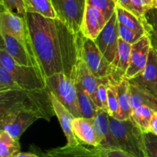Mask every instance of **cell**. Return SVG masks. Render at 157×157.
I'll list each match as a JSON object with an SVG mask.
<instances>
[{
  "label": "cell",
  "instance_id": "cell-26",
  "mask_svg": "<svg viewBox=\"0 0 157 157\" xmlns=\"http://www.w3.org/2000/svg\"><path fill=\"white\" fill-rule=\"evenodd\" d=\"M27 12H35L48 18H57L51 0H25Z\"/></svg>",
  "mask_w": 157,
  "mask_h": 157
},
{
  "label": "cell",
  "instance_id": "cell-14",
  "mask_svg": "<svg viewBox=\"0 0 157 157\" xmlns=\"http://www.w3.org/2000/svg\"><path fill=\"white\" fill-rule=\"evenodd\" d=\"M108 20L102 12L90 5L86 6L81 32L87 38L94 40L105 27Z\"/></svg>",
  "mask_w": 157,
  "mask_h": 157
},
{
  "label": "cell",
  "instance_id": "cell-22",
  "mask_svg": "<svg viewBox=\"0 0 157 157\" xmlns=\"http://www.w3.org/2000/svg\"><path fill=\"white\" fill-rule=\"evenodd\" d=\"M118 93L120 112L117 119L126 120L131 117L133 109L130 103V82L127 78H124L116 83Z\"/></svg>",
  "mask_w": 157,
  "mask_h": 157
},
{
  "label": "cell",
  "instance_id": "cell-3",
  "mask_svg": "<svg viewBox=\"0 0 157 157\" xmlns=\"http://www.w3.org/2000/svg\"><path fill=\"white\" fill-rule=\"evenodd\" d=\"M109 123L118 149L137 157H147L144 131L131 119L119 120L109 116Z\"/></svg>",
  "mask_w": 157,
  "mask_h": 157
},
{
  "label": "cell",
  "instance_id": "cell-7",
  "mask_svg": "<svg viewBox=\"0 0 157 157\" xmlns=\"http://www.w3.org/2000/svg\"><path fill=\"white\" fill-rule=\"evenodd\" d=\"M56 16L70 29L81 33L87 0H51Z\"/></svg>",
  "mask_w": 157,
  "mask_h": 157
},
{
  "label": "cell",
  "instance_id": "cell-11",
  "mask_svg": "<svg viewBox=\"0 0 157 157\" xmlns=\"http://www.w3.org/2000/svg\"><path fill=\"white\" fill-rule=\"evenodd\" d=\"M71 78L73 79L75 83L81 86L91 97L97 106H98L97 91L98 86L102 83H110L109 80L100 79L97 78L87 67L85 62L81 58H79L77 64L75 65Z\"/></svg>",
  "mask_w": 157,
  "mask_h": 157
},
{
  "label": "cell",
  "instance_id": "cell-25",
  "mask_svg": "<svg viewBox=\"0 0 157 157\" xmlns=\"http://www.w3.org/2000/svg\"><path fill=\"white\" fill-rule=\"evenodd\" d=\"M77 89L78 103L81 109V117L88 119H94L98 113L99 108L97 106L91 97L80 86L75 83Z\"/></svg>",
  "mask_w": 157,
  "mask_h": 157
},
{
  "label": "cell",
  "instance_id": "cell-16",
  "mask_svg": "<svg viewBox=\"0 0 157 157\" xmlns=\"http://www.w3.org/2000/svg\"><path fill=\"white\" fill-rule=\"evenodd\" d=\"M44 157H104L103 149L100 147L85 144L66 146L47 151Z\"/></svg>",
  "mask_w": 157,
  "mask_h": 157
},
{
  "label": "cell",
  "instance_id": "cell-8",
  "mask_svg": "<svg viewBox=\"0 0 157 157\" xmlns=\"http://www.w3.org/2000/svg\"><path fill=\"white\" fill-rule=\"evenodd\" d=\"M119 38V22L115 12L104 29L94 39L100 51L111 65L117 54Z\"/></svg>",
  "mask_w": 157,
  "mask_h": 157
},
{
  "label": "cell",
  "instance_id": "cell-18",
  "mask_svg": "<svg viewBox=\"0 0 157 157\" xmlns=\"http://www.w3.org/2000/svg\"><path fill=\"white\" fill-rule=\"evenodd\" d=\"M109 116L108 112L99 109L94 118V128L99 142L98 147L104 149H119L110 130Z\"/></svg>",
  "mask_w": 157,
  "mask_h": 157
},
{
  "label": "cell",
  "instance_id": "cell-35",
  "mask_svg": "<svg viewBox=\"0 0 157 157\" xmlns=\"http://www.w3.org/2000/svg\"><path fill=\"white\" fill-rule=\"evenodd\" d=\"M133 13L140 18L144 16L146 12L153 8V0H131Z\"/></svg>",
  "mask_w": 157,
  "mask_h": 157
},
{
  "label": "cell",
  "instance_id": "cell-29",
  "mask_svg": "<svg viewBox=\"0 0 157 157\" xmlns=\"http://www.w3.org/2000/svg\"><path fill=\"white\" fill-rule=\"evenodd\" d=\"M21 90L7 69L0 65V92Z\"/></svg>",
  "mask_w": 157,
  "mask_h": 157
},
{
  "label": "cell",
  "instance_id": "cell-1",
  "mask_svg": "<svg viewBox=\"0 0 157 157\" xmlns=\"http://www.w3.org/2000/svg\"><path fill=\"white\" fill-rule=\"evenodd\" d=\"M31 46L46 78L57 73L71 76L82 47V32L76 33L58 18L35 12L25 17Z\"/></svg>",
  "mask_w": 157,
  "mask_h": 157
},
{
  "label": "cell",
  "instance_id": "cell-6",
  "mask_svg": "<svg viewBox=\"0 0 157 157\" xmlns=\"http://www.w3.org/2000/svg\"><path fill=\"white\" fill-rule=\"evenodd\" d=\"M81 58L85 62L92 73L100 79L109 80L112 83L113 67L100 51L94 40L84 37L83 38Z\"/></svg>",
  "mask_w": 157,
  "mask_h": 157
},
{
  "label": "cell",
  "instance_id": "cell-21",
  "mask_svg": "<svg viewBox=\"0 0 157 157\" xmlns=\"http://www.w3.org/2000/svg\"><path fill=\"white\" fill-rule=\"evenodd\" d=\"M130 82V81H129ZM130 103L132 109H137L142 106L152 108L155 112L157 111V96L150 91L136 83H130Z\"/></svg>",
  "mask_w": 157,
  "mask_h": 157
},
{
  "label": "cell",
  "instance_id": "cell-41",
  "mask_svg": "<svg viewBox=\"0 0 157 157\" xmlns=\"http://www.w3.org/2000/svg\"><path fill=\"white\" fill-rule=\"evenodd\" d=\"M153 8L157 9V0H153Z\"/></svg>",
  "mask_w": 157,
  "mask_h": 157
},
{
  "label": "cell",
  "instance_id": "cell-38",
  "mask_svg": "<svg viewBox=\"0 0 157 157\" xmlns=\"http://www.w3.org/2000/svg\"><path fill=\"white\" fill-rule=\"evenodd\" d=\"M117 5L120 6V7L123 8L124 9H127V10L130 11V12L133 13V6H132L131 0H117Z\"/></svg>",
  "mask_w": 157,
  "mask_h": 157
},
{
  "label": "cell",
  "instance_id": "cell-17",
  "mask_svg": "<svg viewBox=\"0 0 157 157\" xmlns=\"http://www.w3.org/2000/svg\"><path fill=\"white\" fill-rule=\"evenodd\" d=\"M129 81L148 89L157 96V55L153 49H150L144 70Z\"/></svg>",
  "mask_w": 157,
  "mask_h": 157
},
{
  "label": "cell",
  "instance_id": "cell-4",
  "mask_svg": "<svg viewBox=\"0 0 157 157\" xmlns=\"http://www.w3.org/2000/svg\"><path fill=\"white\" fill-rule=\"evenodd\" d=\"M0 65L10 72L21 89L35 91L47 88L45 77L39 66H25L18 64L2 47L0 49Z\"/></svg>",
  "mask_w": 157,
  "mask_h": 157
},
{
  "label": "cell",
  "instance_id": "cell-34",
  "mask_svg": "<svg viewBox=\"0 0 157 157\" xmlns=\"http://www.w3.org/2000/svg\"><path fill=\"white\" fill-rule=\"evenodd\" d=\"M119 35L120 38L130 45L134 44L144 36L141 34L135 32L133 29H130L121 23H119Z\"/></svg>",
  "mask_w": 157,
  "mask_h": 157
},
{
  "label": "cell",
  "instance_id": "cell-23",
  "mask_svg": "<svg viewBox=\"0 0 157 157\" xmlns=\"http://www.w3.org/2000/svg\"><path fill=\"white\" fill-rule=\"evenodd\" d=\"M146 35L150 40L151 49L157 55V9L152 8L141 17Z\"/></svg>",
  "mask_w": 157,
  "mask_h": 157
},
{
  "label": "cell",
  "instance_id": "cell-20",
  "mask_svg": "<svg viewBox=\"0 0 157 157\" xmlns=\"http://www.w3.org/2000/svg\"><path fill=\"white\" fill-rule=\"evenodd\" d=\"M131 46L132 45L124 42L122 38H119L117 54L114 61L112 63V67H113L112 83L113 84L117 83L125 76L130 62Z\"/></svg>",
  "mask_w": 157,
  "mask_h": 157
},
{
  "label": "cell",
  "instance_id": "cell-40",
  "mask_svg": "<svg viewBox=\"0 0 157 157\" xmlns=\"http://www.w3.org/2000/svg\"><path fill=\"white\" fill-rule=\"evenodd\" d=\"M12 157H41L35 155L34 153H30V152H18L15 155H12Z\"/></svg>",
  "mask_w": 157,
  "mask_h": 157
},
{
  "label": "cell",
  "instance_id": "cell-33",
  "mask_svg": "<svg viewBox=\"0 0 157 157\" xmlns=\"http://www.w3.org/2000/svg\"><path fill=\"white\" fill-rule=\"evenodd\" d=\"M144 140L147 157H157V135L150 131L144 132Z\"/></svg>",
  "mask_w": 157,
  "mask_h": 157
},
{
  "label": "cell",
  "instance_id": "cell-37",
  "mask_svg": "<svg viewBox=\"0 0 157 157\" xmlns=\"http://www.w3.org/2000/svg\"><path fill=\"white\" fill-rule=\"evenodd\" d=\"M102 149L104 157H137L121 149Z\"/></svg>",
  "mask_w": 157,
  "mask_h": 157
},
{
  "label": "cell",
  "instance_id": "cell-12",
  "mask_svg": "<svg viewBox=\"0 0 157 157\" xmlns=\"http://www.w3.org/2000/svg\"><path fill=\"white\" fill-rule=\"evenodd\" d=\"M150 49L151 46L147 35L132 45L130 62L124 78L130 80L144 70L148 62Z\"/></svg>",
  "mask_w": 157,
  "mask_h": 157
},
{
  "label": "cell",
  "instance_id": "cell-24",
  "mask_svg": "<svg viewBox=\"0 0 157 157\" xmlns=\"http://www.w3.org/2000/svg\"><path fill=\"white\" fill-rule=\"evenodd\" d=\"M116 12L119 23L133 29L142 35H146L141 18L133 14V12L120 7L117 5Z\"/></svg>",
  "mask_w": 157,
  "mask_h": 157
},
{
  "label": "cell",
  "instance_id": "cell-32",
  "mask_svg": "<svg viewBox=\"0 0 157 157\" xmlns=\"http://www.w3.org/2000/svg\"><path fill=\"white\" fill-rule=\"evenodd\" d=\"M87 4L99 9L108 21L116 12L117 2L115 0H87Z\"/></svg>",
  "mask_w": 157,
  "mask_h": 157
},
{
  "label": "cell",
  "instance_id": "cell-13",
  "mask_svg": "<svg viewBox=\"0 0 157 157\" xmlns=\"http://www.w3.org/2000/svg\"><path fill=\"white\" fill-rule=\"evenodd\" d=\"M0 34L12 35L20 41L31 45L25 18L4 9L0 14Z\"/></svg>",
  "mask_w": 157,
  "mask_h": 157
},
{
  "label": "cell",
  "instance_id": "cell-42",
  "mask_svg": "<svg viewBox=\"0 0 157 157\" xmlns=\"http://www.w3.org/2000/svg\"><path fill=\"white\" fill-rule=\"evenodd\" d=\"M115 1H116V2H117V0H115Z\"/></svg>",
  "mask_w": 157,
  "mask_h": 157
},
{
  "label": "cell",
  "instance_id": "cell-19",
  "mask_svg": "<svg viewBox=\"0 0 157 157\" xmlns=\"http://www.w3.org/2000/svg\"><path fill=\"white\" fill-rule=\"evenodd\" d=\"M73 132L80 143L98 147V135L94 128V119L78 117L72 123Z\"/></svg>",
  "mask_w": 157,
  "mask_h": 157
},
{
  "label": "cell",
  "instance_id": "cell-27",
  "mask_svg": "<svg viewBox=\"0 0 157 157\" xmlns=\"http://www.w3.org/2000/svg\"><path fill=\"white\" fill-rule=\"evenodd\" d=\"M20 152V144L18 139L11 136L8 132L0 130V157H12Z\"/></svg>",
  "mask_w": 157,
  "mask_h": 157
},
{
  "label": "cell",
  "instance_id": "cell-39",
  "mask_svg": "<svg viewBox=\"0 0 157 157\" xmlns=\"http://www.w3.org/2000/svg\"><path fill=\"white\" fill-rule=\"evenodd\" d=\"M150 132L157 135V111L154 112L150 122Z\"/></svg>",
  "mask_w": 157,
  "mask_h": 157
},
{
  "label": "cell",
  "instance_id": "cell-5",
  "mask_svg": "<svg viewBox=\"0 0 157 157\" xmlns=\"http://www.w3.org/2000/svg\"><path fill=\"white\" fill-rule=\"evenodd\" d=\"M47 88L71 112L75 118L81 117L75 82L64 73H57L45 78Z\"/></svg>",
  "mask_w": 157,
  "mask_h": 157
},
{
  "label": "cell",
  "instance_id": "cell-31",
  "mask_svg": "<svg viewBox=\"0 0 157 157\" xmlns=\"http://www.w3.org/2000/svg\"><path fill=\"white\" fill-rule=\"evenodd\" d=\"M2 9L25 18L27 10L25 0H0Z\"/></svg>",
  "mask_w": 157,
  "mask_h": 157
},
{
  "label": "cell",
  "instance_id": "cell-9",
  "mask_svg": "<svg viewBox=\"0 0 157 157\" xmlns=\"http://www.w3.org/2000/svg\"><path fill=\"white\" fill-rule=\"evenodd\" d=\"M39 117L35 113L23 111H12L0 113V127L15 139H19L23 132Z\"/></svg>",
  "mask_w": 157,
  "mask_h": 157
},
{
  "label": "cell",
  "instance_id": "cell-15",
  "mask_svg": "<svg viewBox=\"0 0 157 157\" xmlns=\"http://www.w3.org/2000/svg\"><path fill=\"white\" fill-rule=\"evenodd\" d=\"M49 97H50L55 115L58 118L61 127L62 128L63 132L67 139V145L76 146V145L80 144L79 141L75 135L73 129H72V123L75 119V116L50 91H49Z\"/></svg>",
  "mask_w": 157,
  "mask_h": 157
},
{
  "label": "cell",
  "instance_id": "cell-30",
  "mask_svg": "<svg viewBox=\"0 0 157 157\" xmlns=\"http://www.w3.org/2000/svg\"><path fill=\"white\" fill-rule=\"evenodd\" d=\"M107 106L109 115L115 119L117 118L120 112V106L117 89L116 84L113 83H110L107 88Z\"/></svg>",
  "mask_w": 157,
  "mask_h": 157
},
{
  "label": "cell",
  "instance_id": "cell-10",
  "mask_svg": "<svg viewBox=\"0 0 157 157\" xmlns=\"http://www.w3.org/2000/svg\"><path fill=\"white\" fill-rule=\"evenodd\" d=\"M0 35L2 41L1 47L7 52L15 62L25 66H39L31 45L8 34H0Z\"/></svg>",
  "mask_w": 157,
  "mask_h": 157
},
{
  "label": "cell",
  "instance_id": "cell-28",
  "mask_svg": "<svg viewBox=\"0 0 157 157\" xmlns=\"http://www.w3.org/2000/svg\"><path fill=\"white\" fill-rule=\"evenodd\" d=\"M154 112L155 111L149 106H140L133 110L130 119L144 132H149L150 129V122Z\"/></svg>",
  "mask_w": 157,
  "mask_h": 157
},
{
  "label": "cell",
  "instance_id": "cell-36",
  "mask_svg": "<svg viewBox=\"0 0 157 157\" xmlns=\"http://www.w3.org/2000/svg\"><path fill=\"white\" fill-rule=\"evenodd\" d=\"M110 83H102L98 86L97 91V100L98 106L100 109H104L108 112L107 106V88Z\"/></svg>",
  "mask_w": 157,
  "mask_h": 157
},
{
  "label": "cell",
  "instance_id": "cell-2",
  "mask_svg": "<svg viewBox=\"0 0 157 157\" xmlns=\"http://www.w3.org/2000/svg\"><path fill=\"white\" fill-rule=\"evenodd\" d=\"M12 111L32 112L47 121L55 115L48 88L42 90L21 89L0 92V113Z\"/></svg>",
  "mask_w": 157,
  "mask_h": 157
}]
</instances>
